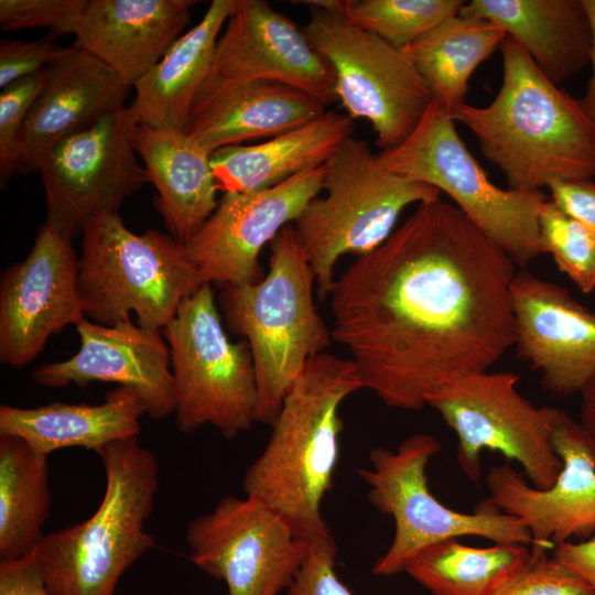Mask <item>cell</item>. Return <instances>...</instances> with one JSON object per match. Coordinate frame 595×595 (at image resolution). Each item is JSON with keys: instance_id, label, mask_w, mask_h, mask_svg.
Instances as JSON below:
<instances>
[{"instance_id": "30", "label": "cell", "mask_w": 595, "mask_h": 595, "mask_svg": "<svg viewBox=\"0 0 595 595\" xmlns=\"http://www.w3.org/2000/svg\"><path fill=\"white\" fill-rule=\"evenodd\" d=\"M48 456L24 440L0 435V561L35 552L51 510Z\"/></svg>"}, {"instance_id": "15", "label": "cell", "mask_w": 595, "mask_h": 595, "mask_svg": "<svg viewBox=\"0 0 595 595\" xmlns=\"http://www.w3.org/2000/svg\"><path fill=\"white\" fill-rule=\"evenodd\" d=\"M323 165L269 188L225 193L197 232L182 244L202 282L224 288L261 280L259 253L317 197Z\"/></svg>"}, {"instance_id": "11", "label": "cell", "mask_w": 595, "mask_h": 595, "mask_svg": "<svg viewBox=\"0 0 595 595\" xmlns=\"http://www.w3.org/2000/svg\"><path fill=\"white\" fill-rule=\"evenodd\" d=\"M518 379L508 371L468 374L431 396L426 405L455 432L456 461L470 480H479L480 453L489 450L518 462L531 485L545 489L562 468L552 444L561 410L533 405L516 389Z\"/></svg>"}, {"instance_id": "12", "label": "cell", "mask_w": 595, "mask_h": 595, "mask_svg": "<svg viewBox=\"0 0 595 595\" xmlns=\"http://www.w3.org/2000/svg\"><path fill=\"white\" fill-rule=\"evenodd\" d=\"M309 8L303 31L332 67L337 99L350 118L371 123L381 151L396 149L433 100L422 75L402 50L343 14Z\"/></svg>"}, {"instance_id": "22", "label": "cell", "mask_w": 595, "mask_h": 595, "mask_svg": "<svg viewBox=\"0 0 595 595\" xmlns=\"http://www.w3.org/2000/svg\"><path fill=\"white\" fill-rule=\"evenodd\" d=\"M196 0H87L74 46L89 53L128 87L178 39Z\"/></svg>"}, {"instance_id": "42", "label": "cell", "mask_w": 595, "mask_h": 595, "mask_svg": "<svg viewBox=\"0 0 595 595\" xmlns=\"http://www.w3.org/2000/svg\"><path fill=\"white\" fill-rule=\"evenodd\" d=\"M582 2L592 30V52L589 61L592 65V76L588 80L586 93L580 101L585 112L595 122V0H582Z\"/></svg>"}, {"instance_id": "34", "label": "cell", "mask_w": 595, "mask_h": 595, "mask_svg": "<svg viewBox=\"0 0 595 595\" xmlns=\"http://www.w3.org/2000/svg\"><path fill=\"white\" fill-rule=\"evenodd\" d=\"M45 68L13 82L0 93V181L7 183L18 172V138L23 122L42 91Z\"/></svg>"}, {"instance_id": "40", "label": "cell", "mask_w": 595, "mask_h": 595, "mask_svg": "<svg viewBox=\"0 0 595 595\" xmlns=\"http://www.w3.org/2000/svg\"><path fill=\"white\" fill-rule=\"evenodd\" d=\"M0 595H52L35 552L19 560L0 561Z\"/></svg>"}, {"instance_id": "44", "label": "cell", "mask_w": 595, "mask_h": 595, "mask_svg": "<svg viewBox=\"0 0 595 595\" xmlns=\"http://www.w3.org/2000/svg\"><path fill=\"white\" fill-rule=\"evenodd\" d=\"M293 3H302L307 7L317 8L331 13L343 14L345 1L339 0H296Z\"/></svg>"}, {"instance_id": "37", "label": "cell", "mask_w": 595, "mask_h": 595, "mask_svg": "<svg viewBox=\"0 0 595 595\" xmlns=\"http://www.w3.org/2000/svg\"><path fill=\"white\" fill-rule=\"evenodd\" d=\"M336 554L332 532L313 541L288 595H353L336 574Z\"/></svg>"}, {"instance_id": "23", "label": "cell", "mask_w": 595, "mask_h": 595, "mask_svg": "<svg viewBox=\"0 0 595 595\" xmlns=\"http://www.w3.org/2000/svg\"><path fill=\"white\" fill-rule=\"evenodd\" d=\"M326 106L281 83L258 80L202 87L185 132L214 152L260 138H273L322 116Z\"/></svg>"}, {"instance_id": "41", "label": "cell", "mask_w": 595, "mask_h": 595, "mask_svg": "<svg viewBox=\"0 0 595 595\" xmlns=\"http://www.w3.org/2000/svg\"><path fill=\"white\" fill-rule=\"evenodd\" d=\"M553 556L582 576L595 593V537L561 543L553 549Z\"/></svg>"}, {"instance_id": "19", "label": "cell", "mask_w": 595, "mask_h": 595, "mask_svg": "<svg viewBox=\"0 0 595 595\" xmlns=\"http://www.w3.org/2000/svg\"><path fill=\"white\" fill-rule=\"evenodd\" d=\"M517 356L555 396L581 392L595 376V313L562 285L522 269L510 285Z\"/></svg>"}, {"instance_id": "8", "label": "cell", "mask_w": 595, "mask_h": 595, "mask_svg": "<svg viewBox=\"0 0 595 595\" xmlns=\"http://www.w3.org/2000/svg\"><path fill=\"white\" fill-rule=\"evenodd\" d=\"M392 173L444 192L518 267L540 255L542 191L496 186L457 134L450 111L433 99L413 132L396 149L377 154Z\"/></svg>"}, {"instance_id": "27", "label": "cell", "mask_w": 595, "mask_h": 595, "mask_svg": "<svg viewBox=\"0 0 595 595\" xmlns=\"http://www.w3.org/2000/svg\"><path fill=\"white\" fill-rule=\"evenodd\" d=\"M145 407L126 387L105 394L99 404L55 401L37 408L0 405V435L24 440L34 451L50 455L68 447L98 452L104 446L138 436Z\"/></svg>"}, {"instance_id": "9", "label": "cell", "mask_w": 595, "mask_h": 595, "mask_svg": "<svg viewBox=\"0 0 595 595\" xmlns=\"http://www.w3.org/2000/svg\"><path fill=\"white\" fill-rule=\"evenodd\" d=\"M440 451L437 439L418 433L403 440L396 451L374 447L368 456L370 467L358 470L369 487V502L394 522L392 541L374 564L375 575L404 572L408 562L420 551L448 538L474 536L495 543L531 544L528 527L488 499L466 513L446 507L434 497L425 470Z\"/></svg>"}, {"instance_id": "7", "label": "cell", "mask_w": 595, "mask_h": 595, "mask_svg": "<svg viewBox=\"0 0 595 595\" xmlns=\"http://www.w3.org/2000/svg\"><path fill=\"white\" fill-rule=\"evenodd\" d=\"M323 167L325 195L313 198L292 224L320 300L328 298L339 257L375 250L393 232L405 207L441 194L431 185L385 169L368 143L353 136Z\"/></svg>"}, {"instance_id": "6", "label": "cell", "mask_w": 595, "mask_h": 595, "mask_svg": "<svg viewBox=\"0 0 595 595\" xmlns=\"http://www.w3.org/2000/svg\"><path fill=\"white\" fill-rule=\"evenodd\" d=\"M79 261L82 309L100 325L133 313L140 326L162 331L182 301L205 284L181 242L154 229L134 234L118 213L100 214L86 225Z\"/></svg>"}, {"instance_id": "31", "label": "cell", "mask_w": 595, "mask_h": 595, "mask_svg": "<svg viewBox=\"0 0 595 595\" xmlns=\"http://www.w3.org/2000/svg\"><path fill=\"white\" fill-rule=\"evenodd\" d=\"M457 539L426 547L408 562L404 572L432 595H497L531 562L526 544L474 548Z\"/></svg>"}, {"instance_id": "4", "label": "cell", "mask_w": 595, "mask_h": 595, "mask_svg": "<svg viewBox=\"0 0 595 595\" xmlns=\"http://www.w3.org/2000/svg\"><path fill=\"white\" fill-rule=\"evenodd\" d=\"M104 497L85 521L44 534L35 554L52 595H115L122 574L155 547L145 529L159 489V465L138 436L97 452Z\"/></svg>"}, {"instance_id": "25", "label": "cell", "mask_w": 595, "mask_h": 595, "mask_svg": "<svg viewBox=\"0 0 595 595\" xmlns=\"http://www.w3.org/2000/svg\"><path fill=\"white\" fill-rule=\"evenodd\" d=\"M136 148L169 235L190 240L218 205L212 152L184 131L139 125Z\"/></svg>"}, {"instance_id": "29", "label": "cell", "mask_w": 595, "mask_h": 595, "mask_svg": "<svg viewBox=\"0 0 595 595\" xmlns=\"http://www.w3.org/2000/svg\"><path fill=\"white\" fill-rule=\"evenodd\" d=\"M506 36L505 30L491 21L456 14L402 51L422 75L433 99L451 111L465 102L470 75Z\"/></svg>"}, {"instance_id": "24", "label": "cell", "mask_w": 595, "mask_h": 595, "mask_svg": "<svg viewBox=\"0 0 595 595\" xmlns=\"http://www.w3.org/2000/svg\"><path fill=\"white\" fill-rule=\"evenodd\" d=\"M458 14L500 25L558 86L591 61L592 30L582 0H472Z\"/></svg>"}, {"instance_id": "2", "label": "cell", "mask_w": 595, "mask_h": 595, "mask_svg": "<svg viewBox=\"0 0 595 595\" xmlns=\"http://www.w3.org/2000/svg\"><path fill=\"white\" fill-rule=\"evenodd\" d=\"M502 84L485 107L462 102L450 115L476 137L509 188L542 191L555 181L595 175V122L581 101L548 79L508 35Z\"/></svg>"}, {"instance_id": "21", "label": "cell", "mask_w": 595, "mask_h": 595, "mask_svg": "<svg viewBox=\"0 0 595 595\" xmlns=\"http://www.w3.org/2000/svg\"><path fill=\"white\" fill-rule=\"evenodd\" d=\"M44 87L31 107L18 138V172L39 171L45 154L64 138L125 107L128 87L89 53L60 47L45 67Z\"/></svg>"}, {"instance_id": "20", "label": "cell", "mask_w": 595, "mask_h": 595, "mask_svg": "<svg viewBox=\"0 0 595 595\" xmlns=\"http://www.w3.org/2000/svg\"><path fill=\"white\" fill-rule=\"evenodd\" d=\"M76 329L80 338L78 351L66 360L34 369L32 379L37 385L64 388L115 382L140 397L149 418L163 420L174 414L171 355L162 331L142 327L131 318L108 326L86 317Z\"/></svg>"}, {"instance_id": "17", "label": "cell", "mask_w": 595, "mask_h": 595, "mask_svg": "<svg viewBox=\"0 0 595 595\" xmlns=\"http://www.w3.org/2000/svg\"><path fill=\"white\" fill-rule=\"evenodd\" d=\"M552 444L562 468L549 488L528 484L507 463L490 467L486 477L487 499L528 527L531 560L571 538L586 540L595 532V442L580 422L561 411Z\"/></svg>"}, {"instance_id": "18", "label": "cell", "mask_w": 595, "mask_h": 595, "mask_svg": "<svg viewBox=\"0 0 595 595\" xmlns=\"http://www.w3.org/2000/svg\"><path fill=\"white\" fill-rule=\"evenodd\" d=\"M258 80L292 86L325 106L338 100L332 67L305 32L264 0H238L202 87Z\"/></svg>"}, {"instance_id": "13", "label": "cell", "mask_w": 595, "mask_h": 595, "mask_svg": "<svg viewBox=\"0 0 595 595\" xmlns=\"http://www.w3.org/2000/svg\"><path fill=\"white\" fill-rule=\"evenodd\" d=\"M139 119L131 106L111 111L56 143L39 171L46 221L74 240L96 216L118 213L122 203L148 182L137 159Z\"/></svg>"}, {"instance_id": "14", "label": "cell", "mask_w": 595, "mask_h": 595, "mask_svg": "<svg viewBox=\"0 0 595 595\" xmlns=\"http://www.w3.org/2000/svg\"><path fill=\"white\" fill-rule=\"evenodd\" d=\"M190 560L225 582L228 595H280L306 560L311 542L260 500L225 496L186 528Z\"/></svg>"}, {"instance_id": "33", "label": "cell", "mask_w": 595, "mask_h": 595, "mask_svg": "<svg viewBox=\"0 0 595 595\" xmlns=\"http://www.w3.org/2000/svg\"><path fill=\"white\" fill-rule=\"evenodd\" d=\"M540 252L550 253L559 269L584 293L595 289V234L547 199L539 214Z\"/></svg>"}, {"instance_id": "3", "label": "cell", "mask_w": 595, "mask_h": 595, "mask_svg": "<svg viewBox=\"0 0 595 595\" xmlns=\"http://www.w3.org/2000/svg\"><path fill=\"white\" fill-rule=\"evenodd\" d=\"M360 389L350 358L326 351L313 356L285 393L263 451L242 478L245 496L267 505L311 543L331 533L322 502L339 457V410Z\"/></svg>"}, {"instance_id": "32", "label": "cell", "mask_w": 595, "mask_h": 595, "mask_svg": "<svg viewBox=\"0 0 595 595\" xmlns=\"http://www.w3.org/2000/svg\"><path fill=\"white\" fill-rule=\"evenodd\" d=\"M463 0H345L344 18L399 50L459 13Z\"/></svg>"}, {"instance_id": "43", "label": "cell", "mask_w": 595, "mask_h": 595, "mask_svg": "<svg viewBox=\"0 0 595 595\" xmlns=\"http://www.w3.org/2000/svg\"><path fill=\"white\" fill-rule=\"evenodd\" d=\"M580 393L582 396L580 424L595 442V376Z\"/></svg>"}, {"instance_id": "35", "label": "cell", "mask_w": 595, "mask_h": 595, "mask_svg": "<svg viewBox=\"0 0 595 595\" xmlns=\"http://www.w3.org/2000/svg\"><path fill=\"white\" fill-rule=\"evenodd\" d=\"M87 0H0L3 31L46 28L54 37L74 34Z\"/></svg>"}, {"instance_id": "36", "label": "cell", "mask_w": 595, "mask_h": 595, "mask_svg": "<svg viewBox=\"0 0 595 595\" xmlns=\"http://www.w3.org/2000/svg\"><path fill=\"white\" fill-rule=\"evenodd\" d=\"M497 595H595L588 583L571 567L542 555Z\"/></svg>"}, {"instance_id": "16", "label": "cell", "mask_w": 595, "mask_h": 595, "mask_svg": "<svg viewBox=\"0 0 595 595\" xmlns=\"http://www.w3.org/2000/svg\"><path fill=\"white\" fill-rule=\"evenodd\" d=\"M73 241L42 225L28 256L0 279V361L22 368L47 339L84 318L78 294L79 257Z\"/></svg>"}, {"instance_id": "39", "label": "cell", "mask_w": 595, "mask_h": 595, "mask_svg": "<svg viewBox=\"0 0 595 595\" xmlns=\"http://www.w3.org/2000/svg\"><path fill=\"white\" fill-rule=\"evenodd\" d=\"M548 188L560 210L595 234V184L591 180L555 181Z\"/></svg>"}, {"instance_id": "1", "label": "cell", "mask_w": 595, "mask_h": 595, "mask_svg": "<svg viewBox=\"0 0 595 595\" xmlns=\"http://www.w3.org/2000/svg\"><path fill=\"white\" fill-rule=\"evenodd\" d=\"M515 267L457 206L420 203L334 280L333 342L348 350L363 389L387 407L421 410L515 345Z\"/></svg>"}, {"instance_id": "28", "label": "cell", "mask_w": 595, "mask_h": 595, "mask_svg": "<svg viewBox=\"0 0 595 595\" xmlns=\"http://www.w3.org/2000/svg\"><path fill=\"white\" fill-rule=\"evenodd\" d=\"M238 0H213L201 21L182 34L133 86L130 105L140 125L186 130L204 84L217 40Z\"/></svg>"}, {"instance_id": "38", "label": "cell", "mask_w": 595, "mask_h": 595, "mask_svg": "<svg viewBox=\"0 0 595 595\" xmlns=\"http://www.w3.org/2000/svg\"><path fill=\"white\" fill-rule=\"evenodd\" d=\"M54 36L46 34L35 41H0V87L43 71L54 58L60 46Z\"/></svg>"}, {"instance_id": "26", "label": "cell", "mask_w": 595, "mask_h": 595, "mask_svg": "<svg viewBox=\"0 0 595 595\" xmlns=\"http://www.w3.org/2000/svg\"><path fill=\"white\" fill-rule=\"evenodd\" d=\"M353 131V118L329 110L261 143L220 148L210 158L217 188L224 193L264 190L320 167Z\"/></svg>"}, {"instance_id": "10", "label": "cell", "mask_w": 595, "mask_h": 595, "mask_svg": "<svg viewBox=\"0 0 595 595\" xmlns=\"http://www.w3.org/2000/svg\"><path fill=\"white\" fill-rule=\"evenodd\" d=\"M162 334L170 348L178 431L209 424L226 439L248 431L258 407L253 359L247 340L227 336L212 284L184 299Z\"/></svg>"}, {"instance_id": "5", "label": "cell", "mask_w": 595, "mask_h": 595, "mask_svg": "<svg viewBox=\"0 0 595 595\" xmlns=\"http://www.w3.org/2000/svg\"><path fill=\"white\" fill-rule=\"evenodd\" d=\"M310 262L293 225L271 242L269 271L256 283L228 285L218 302L229 329L247 340L258 383L256 422L272 425L306 363L325 353L332 333L314 303Z\"/></svg>"}]
</instances>
